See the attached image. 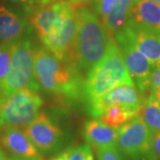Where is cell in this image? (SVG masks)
I'll return each mask as SVG.
<instances>
[{
	"mask_svg": "<svg viewBox=\"0 0 160 160\" xmlns=\"http://www.w3.org/2000/svg\"><path fill=\"white\" fill-rule=\"evenodd\" d=\"M34 72L40 88L67 101L83 97L84 78L74 63L64 62L46 47L34 50Z\"/></svg>",
	"mask_w": 160,
	"mask_h": 160,
	"instance_id": "6da1fadb",
	"label": "cell"
},
{
	"mask_svg": "<svg viewBox=\"0 0 160 160\" xmlns=\"http://www.w3.org/2000/svg\"><path fill=\"white\" fill-rule=\"evenodd\" d=\"M78 3V28L75 46L76 65L81 73L87 72L104 56L110 36L95 12Z\"/></svg>",
	"mask_w": 160,
	"mask_h": 160,
	"instance_id": "7a4b0ae2",
	"label": "cell"
},
{
	"mask_svg": "<svg viewBox=\"0 0 160 160\" xmlns=\"http://www.w3.org/2000/svg\"><path fill=\"white\" fill-rule=\"evenodd\" d=\"M124 84L134 86L114 38H110L104 56L88 71L84 80L83 98L89 102Z\"/></svg>",
	"mask_w": 160,
	"mask_h": 160,
	"instance_id": "3957f363",
	"label": "cell"
},
{
	"mask_svg": "<svg viewBox=\"0 0 160 160\" xmlns=\"http://www.w3.org/2000/svg\"><path fill=\"white\" fill-rule=\"evenodd\" d=\"M39 86L34 72V48L29 38L13 41L10 69L1 91V97L22 89L38 92Z\"/></svg>",
	"mask_w": 160,
	"mask_h": 160,
	"instance_id": "277c9868",
	"label": "cell"
},
{
	"mask_svg": "<svg viewBox=\"0 0 160 160\" xmlns=\"http://www.w3.org/2000/svg\"><path fill=\"white\" fill-rule=\"evenodd\" d=\"M44 101L38 92L22 89L0 98V128L27 126L39 113Z\"/></svg>",
	"mask_w": 160,
	"mask_h": 160,
	"instance_id": "5b68a950",
	"label": "cell"
},
{
	"mask_svg": "<svg viewBox=\"0 0 160 160\" xmlns=\"http://www.w3.org/2000/svg\"><path fill=\"white\" fill-rule=\"evenodd\" d=\"M114 39L134 86L144 97V93L149 92V76L153 66L138 50L133 40V30L130 26L126 25L124 29L116 33Z\"/></svg>",
	"mask_w": 160,
	"mask_h": 160,
	"instance_id": "8992f818",
	"label": "cell"
},
{
	"mask_svg": "<svg viewBox=\"0 0 160 160\" xmlns=\"http://www.w3.org/2000/svg\"><path fill=\"white\" fill-rule=\"evenodd\" d=\"M152 132L138 115L118 128V148L131 160H158L151 146Z\"/></svg>",
	"mask_w": 160,
	"mask_h": 160,
	"instance_id": "52a82bcc",
	"label": "cell"
},
{
	"mask_svg": "<svg viewBox=\"0 0 160 160\" xmlns=\"http://www.w3.org/2000/svg\"><path fill=\"white\" fill-rule=\"evenodd\" d=\"M72 7L62 23L41 42L44 47L58 59L76 64L75 46L78 28V5L72 2Z\"/></svg>",
	"mask_w": 160,
	"mask_h": 160,
	"instance_id": "ba28073f",
	"label": "cell"
},
{
	"mask_svg": "<svg viewBox=\"0 0 160 160\" xmlns=\"http://www.w3.org/2000/svg\"><path fill=\"white\" fill-rule=\"evenodd\" d=\"M24 131L43 156L54 154L63 146V132L45 112L38 113Z\"/></svg>",
	"mask_w": 160,
	"mask_h": 160,
	"instance_id": "9c48e42d",
	"label": "cell"
},
{
	"mask_svg": "<svg viewBox=\"0 0 160 160\" xmlns=\"http://www.w3.org/2000/svg\"><path fill=\"white\" fill-rule=\"evenodd\" d=\"M143 97L135 86L118 85L110 91L92 102H87L88 113L92 118H101L107 109L114 105H121L132 111L139 113Z\"/></svg>",
	"mask_w": 160,
	"mask_h": 160,
	"instance_id": "30bf717a",
	"label": "cell"
},
{
	"mask_svg": "<svg viewBox=\"0 0 160 160\" xmlns=\"http://www.w3.org/2000/svg\"><path fill=\"white\" fill-rule=\"evenodd\" d=\"M71 6L69 0H50L30 12V24L41 41L61 24Z\"/></svg>",
	"mask_w": 160,
	"mask_h": 160,
	"instance_id": "8fae6325",
	"label": "cell"
},
{
	"mask_svg": "<svg viewBox=\"0 0 160 160\" xmlns=\"http://www.w3.org/2000/svg\"><path fill=\"white\" fill-rule=\"evenodd\" d=\"M0 145L12 157L25 160H44L43 155L20 127L3 128L0 132Z\"/></svg>",
	"mask_w": 160,
	"mask_h": 160,
	"instance_id": "7c38bea8",
	"label": "cell"
},
{
	"mask_svg": "<svg viewBox=\"0 0 160 160\" xmlns=\"http://www.w3.org/2000/svg\"><path fill=\"white\" fill-rule=\"evenodd\" d=\"M127 25L132 29L160 33V4L152 0H133Z\"/></svg>",
	"mask_w": 160,
	"mask_h": 160,
	"instance_id": "4fadbf2b",
	"label": "cell"
},
{
	"mask_svg": "<svg viewBox=\"0 0 160 160\" xmlns=\"http://www.w3.org/2000/svg\"><path fill=\"white\" fill-rule=\"evenodd\" d=\"M83 135L87 144L98 149L117 146L118 129L111 127L100 119L88 120L85 123Z\"/></svg>",
	"mask_w": 160,
	"mask_h": 160,
	"instance_id": "5bb4252c",
	"label": "cell"
},
{
	"mask_svg": "<svg viewBox=\"0 0 160 160\" xmlns=\"http://www.w3.org/2000/svg\"><path fill=\"white\" fill-rule=\"evenodd\" d=\"M29 28L27 19L6 6H0V41L10 42L22 38Z\"/></svg>",
	"mask_w": 160,
	"mask_h": 160,
	"instance_id": "9a60e30c",
	"label": "cell"
},
{
	"mask_svg": "<svg viewBox=\"0 0 160 160\" xmlns=\"http://www.w3.org/2000/svg\"><path fill=\"white\" fill-rule=\"evenodd\" d=\"M132 30L134 44L138 50L148 59L153 68L160 65V33Z\"/></svg>",
	"mask_w": 160,
	"mask_h": 160,
	"instance_id": "2e32d148",
	"label": "cell"
},
{
	"mask_svg": "<svg viewBox=\"0 0 160 160\" xmlns=\"http://www.w3.org/2000/svg\"><path fill=\"white\" fill-rule=\"evenodd\" d=\"M132 2L133 0H118L114 9L102 22L111 38H114L116 33L127 25L129 12Z\"/></svg>",
	"mask_w": 160,
	"mask_h": 160,
	"instance_id": "e0dca14e",
	"label": "cell"
},
{
	"mask_svg": "<svg viewBox=\"0 0 160 160\" xmlns=\"http://www.w3.org/2000/svg\"><path fill=\"white\" fill-rule=\"evenodd\" d=\"M139 116L150 132H160V106L149 96L143 97Z\"/></svg>",
	"mask_w": 160,
	"mask_h": 160,
	"instance_id": "ac0fdd59",
	"label": "cell"
},
{
	"mask_svg": "<svg viewBox=\"0 0 160 160\" xmlns=\"http://www.w3.org/2000/svg\"><path fill=\"white\" fill-rule=\"evenodd\" d=\"M138 115L137 112L132 111L121 105H114L107 109L99 118L109 126L118 129Z\"/></svg>",
	"mask_w": 160,
	"mask_h": 160,
	"instance_id": "d6986e66",
	"label": "cell"
},
{
	"mask_svg": "<svg viewBox=\"0 0 160 160\" xmlns=\"http://www.w3.org/2000/svg\"><path fill=\"white\" fill-rule=\"evenodd\" d=\"M13 41L0 44V94L10 69L12 60V48Z\"/></svg>",
	"mask_w": 160,
	"mask_h": 160,
	"instance_id": "ffe728a7",
	"label": "cell"
},
{
	"mask_svg": "<svg viewBox=\"0 0 160 160\" xmlns=\"http://www.w3.org/2000/svg\"><path fill=\"white\" fill-rule=\"evenodd\" d=\"M62 153L66 160H94L92 147L87 143L69 148Z\"/></svg>",
	"mask_w": 160,
	"mask_h": 160,
	"instance_id": "44dd1931",
	"label": "cell"
},
{
	"mask_svg": "<svg viewBox=\"0 0 160 160\" xmlns=\"http://www.w3.org/2000/svg\"><path fill=\"white\" fill-rule=\"evenodd\" d=\"M118 0H96L94 12L99 19L102 22L117 6Z\"/></svg>",
	"mask_w": 160,
	"mask_h": 160,
	"instance_id": "7402d4cb",
	"label": "cell"
},
{
	"mask_svg": "<svg viewBox=\"0 0 160 160\" xmlns=\"http://www.w3.org/2000/svg\"><path fill=\"white\" fill-rule=\"evenodd\" d=\"M97 160H125L123 153L118 148V146H111L96 150Z\"/></svg>",
	"mask_w": 160,
	"mask_h": 160,
	"instance_id": "603a6c76",
	"label": "cell"
},
{
	"mask_svg": "<svg viewBox=\"0 0 160 160\" xmlns=\"http://www.w3.org/2000/svg\"><path fill=\"white\" fill-rule=\"evenodd\" d=\"M149 92L160 89V65L152 69L149 76Z\"/></svg>",
	"mask_w": 160,
	"mask_h": 160,
	"instance_id": "cb8c5ba5",
	"label": "cell"
},
{
	"mask_svg": "<svg viewBox=\"0 0 160 160\" xmlns=\"http://www.w3.org/2000/svg\"><path fill=\"white\" fill-rule=\"evenodd\" d=\"M151 146L153 151L158 157V158L160 159V132H153L151 137Z\"/></svg>",
	"mask_w": 160,
	"mask_h": 160,
	"instance_id": "d4e9b609",
	"label": "cell"
},
{
	"mask_svg": "<svg viewBox=\"0 0 160 160\" xmlns=\"http://www.w3.org/2000/svg\"><path fill=\"white\" fill-rule=\"evenodd\" d=\"M6 1H9L11 3H16V4H24V5H27L29 7V12H31L33 9H35L38 4H37V1L36 0H6Z\"/></svg>",
	"mask_w": 160,
	"mask_h": 160,
	"instance_id": "484cf974",
	"label": "cell"
},
{
	"mask_svg": "<svg viewBox=\"0 0 160 160\" xmlns=\"http://www.w3.org/2000/svg\"><path fill=\"white\" fill-rule=\"evenodd\" d=\"M148 96L149 98H151L152 100H154L155 102L160 106V89L154 90V91H150Z\"/></svg>",
	"mask_w": 160,
	"mask_h": 160,
	"instance_id": "4316f807",
	"label": "cell"
},
{
	"mask_svg": "<svg viewBox=\"0 0 160 160\" xmlns=\"http://www.w3.org/2000/svg\"><path fill=\"white\" fill-rule=\"evenodd\" d=\"M0 160H8V158L6 156V152L4 151L2 147H0Z\"/></svg>",
	"mask_w": 160,
	"mask_h": 160,
	"instance_id": "83f0119b",
	"label": "cell"
},
{
	"mask_svg": "<svg viewBox=\"0 0 160 160\" xmlns=\"http://www.w3.org/2000/svg\"><path fill=\"white\" fill-rule=\"evenodd\" d=\"M50 160H66V158H65V157H64L63 153H61L60 155H58V156H56V157L52 158Z\"/></svg>",
	"mask_w": 160,
	"mask_h": 160,
	"instance_id": "f1b7e54d",
	"label": "cell"
},
{
	"mask_svg": "<svg viewBox=\"0 0 160 160\" xmlns=\"http://www.w3.org/2000/svg\"><path fill=\"white\" fill-rule=\"evenodd\" d=\"M37 1V4H38V6H41V5H43V4H45V3H47L48 1H50V0H36ZM37 6V7H38Z\"/></svg>",
	"mask_w": 160,
	"mask_h": 160,
	"instance_id": "f546056e",
	"label": "cell"
},
{
	"mask_svg": "<svg viewBox=\"0 0 160 160\" xmlns=\"http://www.w3.org/2000/svg\"><path fill=\"white\" fill-rule=\"evenodd\" d=\"M71 2H74V3H86L88 1H91V0H69Z\"/></svg>",
	"mask_w": 160,
	"mask_h": 160,
	"instance_id": "4dcf8cb0",
	"label": "cell"
},
{
	"mask_svg": "<svg viewBox=\"0 0 160 160\" xmlns=\"http://www.w3.org/2000/svg\"><path fill=\"white\" fill-rule=\"evenodd\" d=\"M8 160H25V159H22V158H16V157H11V158H8Z\"/></svg>",
	"mask_w": 160,
	"mask_h": 160,
	"instance_id": "1f68e13d",
	"label": "cell"
},
{
	"mask_svg": "<svg viewBox=\"0 0 160 160\" xmlns=\"http://www.w3.org/2000/svg\"><path fill=\"white\" fill-rule=\"evenodd\" d=\"M152 1H155V2H157V3H159L160 4V0H152Z\"/></svg>",
	"mask_w": 160,
	"mask_h": 160,
	"instance_id": "d6a6232c",
	"label": "cell"
},
{
	"mask_svg": "<svg viewBox=\"0 0 160 160\" xmlns=\"http://www.w3.org/2000/svg\"><path fill=\"white\" fill-rule=\"evenodd\" d=\"M0 98H1V94H0Z\"/></svg>",
	"mask_w": 160,
	"mask_h": 160,
	"instance_id": "836d02e7",
	"label": "cell"
}]
</instances>
